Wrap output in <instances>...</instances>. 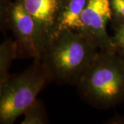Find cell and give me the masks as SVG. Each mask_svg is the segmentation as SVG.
I'll list each match as a JSON object with an SVG mask.
<instances>
[{"label": "cell", "instance_id": "1", "mask_svg": "<svg viewBox=\"0 0 124 124\" xmlns=\"http://www.w3.org/2000/svg\"><path fill=\"white\" fill-rule=\"evenodd\" d=\"M99 50L79 32L62 28L45 47L39 59L52 81L77 86Z\"/></svg>", "mask_w": 124, "mask_h": 124}, {"label": "cell", "instance_id": "2", "mask_svg": "<svg viewBox=\"0 0 124 124\" xmlns=\"http://www.w3.org/2000/svg\"><path fill=\"white\" fill-rule=\"evenodd\" d=\"M77 87L80 97L97 108L119 105L124 101V57L99 50Z\"/></svg>", "mask_w": 124, "mask_h": 124}, {"label": "cell", "instance_id": "3", "mask_svg": "<svg viewBox=\"0 0 124 124\" xmlns=\"http://www.w3.org/2000/svg\"><path fill=\"white\" fill-rule=\"evenodd\" d=\"M26 70L10 76L0 85V124H12L37 99L40 91L53 81L39 58Z\"/></svg>", "mask_w": 124, "mask_h": 124}, {"label": "cell", "instance_id": "4", "mask_svg": "<svg viewBox=\"0 0 124 124\" xmlns=\"http://www.w3.org/2000/svg\"><path fill=\"white\" fill-rule=\"evenodd\" d=\"M1 31H12L18 57L39 58L43 46L35 21L19 0H0Z\"/></svg>", "mask_w": 124, "mask_h": 124}, {"label": "cell", "instance_id": "5", "mask_svg": "<svg viewBox=\"0 0 124 124\" xmlns=\"http://www.w3.org/2000/svg\"><path fill=\"white\" fill-rule=\"evenodd\" d=\"M111 21L109 0H88L81 15L79 34L85 37L100 50L116 52L112 37L108 34L106 27Z\"/></svg>", "mask_w": 124, "mask_h": 124}, {"label": "cell", "instance_id": "6", "mask_svg": "<svg viewBox=\"0 0 124 124\" xmlns=\"http://www.w3.org/2000/svg\"><path fill=\"white\" fill-rule=\"evenodd\" d=\"M19 1L35 21L44 50L60 30L62 12L67 0Z\"/></svg>", "mask_w": 124, "mask_h": 124}, {"label": "cell", "instance_id": "7", "mask_svg": "<svg viewBox=\"0 0 124 124\" xmlns=\"http://www.w3.org/2000/svg\"><path fill=\"white\" fill-rule=\"evenodd\" d=\"M88 1V0H67L62 12L60 30L69 28L77 32L79 31L81 15Z\"/></svg>", "mask_w": 124, "mask_h": 124}, {"label": "cell", "instance_id": "8", "mask_svg": "<svg viewBox=\"0 0 124 124\" xmlns=\"http://www.w3.org/2000/svg\"><path fill=\"white\" fill-rule=\"evenodd\" d=\"M18 57L17 46L14 39L6 38L0 45V85L10 77V68Z\"/></svg>", "mask_w": 124, "mask_h": 124}, {"label": "cell", "instance_id": "9", "mask_svg": "<svg viewBox=\"0 0 124 124\" xmlns=\"http://www.w3.org/2000/svg\"><path fill=\"white\" fill-rule=\"evenodd\" d=\"M22 124H46L49 123L48 117L42 101L37 99L23 113Z\"/></svg>", "mask_w": 124, "mask_h": 124}, {"label": "cell", "instance_id": "10", "mask_svg": "<svg viewBox=\"0 0 124 124\" xmlns=\"http://www.w3.org/2000/svg\"><path fill=\"white\" fill-rule=\"evenodd\" d=\"M112 28L124 22V0H109Z\"/></svg>", "mask_w": 124, "mask_h": 124}, {"label": "cell", "instance_id": "11", "mask_svg": "<svg viewBox=\"0 0 124 124\" xmlns=\"http://www.w3.org/2000/svg\"><path fill=\"white\" fill-rule=\"evenodd\" d=\"M114 30V35L112 37V41L116 53L124 57V22L115 28Z\"/></svg>", "mask_w": 124, "mask_h": 124}, {"label": "cell", "instance_id": "12", "mask_svg": "<svg viewBox=\"0 0 124 124\" xmlns=\"http://www.w3.org/2000/svg\"><path fill=\"white\" fill-rule=\"evenodd\" d=\"M108 124H124V116L116 115L111 119L108 120L106 122Z\"/></svg>", "mask_w": 124, "mask_h": 124}]
</instances>
